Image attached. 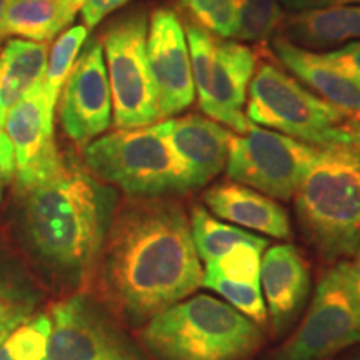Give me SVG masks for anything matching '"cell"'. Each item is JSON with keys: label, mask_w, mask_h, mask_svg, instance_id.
<instances>
[{"label": "cell", "mask_w": 360, "mask_h": 360, "mask_svg": "<svg viewBox=\"0 0 360 360\" xmlns=\"http://www.w3.org/2000/svg\"><path fill=\"white\" fill-rule=\"evenodd\" d=\"M207 290L217 292L227 304H231L233 309L244 314L247 319H250L254 323H265L267 322V307L260 283H240L232 282L227 278L220 277L219 274L212 270L204 269L202 274V283Z\"/></svg>", "instance_id": "cell-27"}, {"label": "cell", "mask_w": 360, "mask_h": 360, "mask_svg": "<svg viewBox=\"0 0 360 360\" xmlns=\"http://www.w3.org/2000/svg\"><path fill=\"white\" fill-rule=\"evenodd\" d=\"M204 204L215 217L236 227L282 240L292 233L289 214L277 200L231 179L207 188Z\"/></svg>", "instance_id": "cell-17"}, {"label": "cell", "mask_w": 360, "mask_h": 360, "mask_svg": "<svg viewBox=\"0 0 360 360\" xmlns=\"http://www.w3.org/2000/svg\"><path fill=\"white\" fill-rule=\"evenodd\" d=\"M47 58V42L15 39L0 51V124H6L12 107L42 82Z\"/></svg>", "instance_id": "cell-20"}, {"label": "cell", "mask_w": 360, "mask_h": 360, "mask_svg": "<svg viewBox=\"0 0 360 360\" xmlns=\"http://www.w3.org/2000/svg\"><path fill=\"white\" fill-rule=\"evenodd\" d=\"M87 40V29L85 25H75L67 29L53 42L49 51L47 70L42 80V94L45 103L52 112L56 110L58 96H60L64 84L69 79L72 67L77 60L80 49Z\"/></svg>", "instance_id": "cell-24"}, {"label": "cell", "mask_w": 360, "mask_h": 360, "mask_svg": "<svg viewBox=\"0 0 360 360\" xmlns=\"http://www.w3.org/2000/svg\"><path fill=\"white\" fill-rule=\"evenodd\" d=\"M360 344V304L350 278V260L323 274L305 319L274 360H328Z\"/></svg>", "instance_id": "cell-9"}, {"label": "cell", "mask_w": 360, "mask_h": 360, "mask_svg": "<svg viewBox=\"0 0 360 360\" xmlns=\"http://www.w3.org/2000/svg\"><path fill=\"white\" fill-rule=\"evenodd\" d=\"M184 30L200 109L215 122L245 134L254 125L244 114L249 84L257 64L254 51L233 40L215 37L195 22H187Z\"/></svg>", "instance_id": "cell-7"}, {"label": "cell", "mask_w": 360, "mask_h": 360, "mask_svg": "<svg viewBox=\"0 0 360 360\" xmlns=\"http://www.w3.org/2000/svg\"><path fill=\"white\" fill-rule=\"evenodd\" d=\"M15 179V159H13V147L8 141L7 134H0V204L6 195L7 187Z\"/></svg>", "instance_id": "cell-31"}, {"label": "cell", "mask_w": 360, "mask_h": 360, "mask_svg": "<svg viewBox=\"0 0 360 360\" xmlns=\"http://www.w3.org/2000/svg\"><path fill=\"white\" fill-rule=\"evenodd\" d=\"M84 164L97 180L127 195L170 197L188 192L184 170L159 122L102 135L84 147Z\"/></svg>", "instance_id": "cell-5"}, {"label": "cell", "mask_w": 360, "mask_h": 360, "mask_svg": "<svg viewBox=\"0 0 360 360\" xmlns=\"http://www.w3.org/2000/svg\"><path fill=\"white\" fill-rule=\"evenodd\" d=\"M45 360H146L120 323L89 292L65 297L51 309Z\"/></svg>", "instance_id": "cell-11"}, {"label": "cell", "mask_w": 360, "mask_h": 360, "mask_svg": "<svg viewBox=\"0 0 360 360\" xmlns=\"http://www.w3.org/2000/svg\"><path fill=\"white\" fill-rule=\"evenodd\" d=\"M85 2H87V0H60V6L64 8V13L67 20H69V24H72V20L75 19L77 12L82 11Z\"/></svg>", "instance_id": "cell-36"}, {"label": "cell", "mask_w": 360, "mask_h": 360, "mask_svg": "<svg viewBox=\"0 0 360 360\" xmlns=\"http://www.w3.org/2000/svg\"><path fill=\"white\" fill-rule=\"evenodd\" d=\"M69 24L60 0H11L6 34L32 42H49Z\"/></svg>", "instance_id": "cell-23"}, {"label": "cell", "mask_w": 360, "mask_h": 360, "mask_svg": "<svg viewBox=\"0 0 360 360\" xmlns=\"http://www.w3.org/2000/svg\"><path fill=\"white\" fill-rule=\"evenodd\" d=\"M237 30L233 39L264 42L281 27V0H236Z\"/></svg>", "instance_id": "cell-26"}, {"label": "cell", "mask_w": 360, "mask_h": 360, "mask_svg": "<svg viewBox=\"0 0 360 360\" xmlns=\"http://www.w3.org/2000/svg\"><path fill=\"white\" fill-rule=\"evenodd\" d=\"M349 110L339 109L304 87L272 62L252 75L247 119L314 147L355 141L342 127Z\"/></svg>", "instance_id": "cell-6"}, {"label": "cell", "mask_w": 360, "mask_h": 360, "mask_svg": "<svg viewBox=\"0 0 360 360\" xmlns=\"http://www.w3.org/2000/svg\"><path fill=\"white\" fill-rule=\"evenodd\" d=\"M42 300L37 278L0 240V334L8 335L35 314Z\"/></svg>", "instance_id": "cell-21"}, {"label": "cell", "mask_w": 360, "mask_h": 360, "mask_svg": "<svg viewBox=\"0 0 360 360\" xmlns=\"http://www.w3.org/2000/svg\"><path fill=\"white\" fill-rule=\"evenodd\" d=\"M192 22L220 39H233L237 30L236 0H180Z\"/></svg>", "instance_id": "cell-28"}, {"label": "cell", "mask_w": 360, "mask_h": 360, "mask_svg": "<svg viewBox=\"0 0 360 360\" xmlns=\"http://www.w3.org/2000/svg\"><path fill=\"white\" fill-rule=\"evenodd\" d=\"M147 56L157 90L160 120L170 119L192 105L195 98L186 30L172 8L162 7L152 13Z\"/></svg>", "instance_id": "cell-14"}, {"label": "cell", "mask_w": 360, "mask_h": 360, "mask_svg": "<svg viewBox=\"0 0 360 360\" xmlns=\"http://www.w3.org/2000/svg\"><path fill=\"white\" fill-rule=\"evenodd\" d=\"M11 0H0V45H2L4 39L7 37L6 34V13H7V7Z\"/></svg>", "instance_id": "cell-37"}, {"label": "cell", "mask_w": 360, "mask_h": 360, "mask_svg": "<svg viewBox=\"0 0 360 360\" xmlns=\"http://www.w3.org/2000/svg\"><path fill=\"white\" fill-rule=\"evenodd\" d=\"M20 195L27 260L51 289L87 292L119 202L114 188L64 160L56 175Z\"/></svg>", "instance_id": "cell-2"}, {"label": "cell", "mask_w": 360, "mask_h": 360, "mask_svg": "<svg viewBox=\"0 0 360 360\" xmlns=\"http://www.w3.org/2000/svg\"><path fill=\"white\" fill-rule=\"evenodd\" d=\"M191 232L193 247L200 262H210L222 257L237 245H254L265 250L269 240L257 233L247 232L244 229L224 222L204 209L202 205H193L191 212Z\"/></svg>", "instance_id": "cell-22"}, {"label": "cell", "mask_w": 360, "mask_h": 360, "mask_svg": "<svg viewBox=\"0 0 360 360\" xmlns=\"http://www.w3.org/2000/svg\"><path fill=\"white\" fill-rule=\"evenodd\" d=\"M139 340L157 360H249L264 337L231 304L199 294L152 317L139 328Z\"/></svg>", "instance_id": "cell-4"}, {"label": "cell", "mask_w": 360, "mask_h": 360, "mask_svg": "<svg viewBox=\"0 0 360 360\" xmlns=\"http://www.w3.org/2000/svg\"><path fill=\"white\" fill-rule=\"evenodd\" d=\"M184 170L187 191L207 186L227 164L233 134L197 114L159 122Z\"/></svg>", "instance_id": "cell-15"}, {"label": "cell", "mask_w": 360, "mask_h": 360, "mask_svg": "<svg viewBox=\"0 0 360 360\" xmlns=\"http://www.w3.org/2000/svg\"><path fill=\"white\" fill-rule=\"evenodd\" d=\"M321 147L289 135L252 125L233 135L229 148L227 177L278 200H290L312 167Z\"/></svg>", "instance_id": "cell-10"}, {"label": "cell", "mask_w": 360, "mask_h": 360, "mask_svg": "<svg viewBox=\"0 0 360 360\" xmlns=\"http://www.w3.org/2000/svg\"><path fill=\"white\" fill-rule=\"evenodd\" d=\"M278 37L302 49H332L360 40V4L302 11L283 17Z\"/></svg>", "instance_id": "cell-19"}, {"label": "cell", "mask_w": 360, "mask_h": 360, "mask_svg": "<svg viewBox=\"0 0 360 360\" xmlns=\"http://www.w3.org/2000/svg\"><path fill=\"white\" fill-rule=\"evenodd\" d=\"M60 94L58 117L72 142L87 147L110 127L112 94L101 40H89Z\"/></svg>", "instance_id": "cell-12"}, {"label": "cell", "mask_w": 360, "mask_h": 360, "mask_svg": "<svg viewBox=\"0 0 360 360\" xmlns=\"http://www.w3.org/2000/svg\"><path fill=\"white\" fill-rule=\"evenodd\" d=\"M345 360H360V350H359V352L352 354L349 359H345Z\"/></svg>", "instance_id": "cell-38"}, {"label": "cell", "mask_w": 360, "mask_h": 360, "mask_svg": "<svg viewBox=\"0 0 360 360\" xmlns=\"http://www.w3.org/2000/svg\"><path fill=\"white\" fill-rule=\"evenodd\" d=\"M290 11H314V8H328L340 6H352L360 4V0H281Z\"/></svg>", "instance_id": "cell-33"}, {"label": "cell", "mask_w": 360, "mask_h": 360, "mask_svg": "<svg viewBox=\"0 0 360 360\" xmlns=\"http://www.w3.org/2000/svg\"><path fill=\"white\" fill-rule=\"evenodd\" d=\"M4 132H6V130H4V125L0 124V134H4Z\"/></svg>", "instance_id": "cell-40"}, {"label": "cell", "mask_w": 360, "mask_h": 360, "mask_svg": "<svg viewBox=\"0 0 360 360\" xmlns=\"http://www.w3.org/2000/svg\"><path fill=\"white\" fill-rule=\"evenodd\" d=\"M15 159V188L27 192L56 175L64 165L53 139V112L45 103L42 82L12 107L4 124Z\"/></svg>", "instance_id": "cell-13"}, {"label": "cell", "mask_w": 360, "mask_h": 360, "mask_svg": "<svg viewBox=\"0 0 360 360\" xmlns=\"http://www.w3.org/2000/svg\"><path fill=\"white\" fill-rule=\"evenodd\" d=\"M51 330V317L34 314L0 344V360H45Z\"/></svg>", "instance_id": "cell-25"}, {"label": "cell", "mask_w": 360, "mask_h": 360, "mask_svg": "<svg viewBox=\"0 0 360 360\" xmlns=\"http://www.w3.org/2000/svg\"><path fill=\"white\" fill-rule=\"evenodd\" d=\"M342 127L345 129V132L352 135L355 141L360 142V110L349 112V115L345 117Z\"/></svg>", "instance_id": "cell-34"}, {"label": "cell", "mask_w": 360, "mask_h": 360, "mask_svg": "<svg viewBox=\"0 0 360 360\" xmlns=\"http://www.w3.org/2000/svg\"><path fill=\"white\" fill-rule=\"evenodd\" d=\"M304 236L327 262L354 257L360 244V142L321 147L295 192Z\"/></svg>", "instance_id": "cell-3"}, {"label": "cell", "mask_w": 360, "mask_h": 360, "mask_svg": "<svg viewBox=\"0 0 360 360\" xmlns=\"http://www.w3.org/2000/svg\"><path fill=\"white\" fill-rule=\"evenodd\" d=\"M272 47L285 69L315 90L323 101L349 112L360 110V79L339 69L323 53L310 52L278 35L274 39Z\"/></svg>", "instance_id": "cell-18"}, {"label": "cell", "mask_w": 360, "mask_h": 360, "mask_svg": "<svg viewBox=\"0 0 360 360\" xmlns=\"http://www.w3.org/2000/svg\"><path fill=\"white\" fill-rule=\"evenodd\" d=\"M260 289L274 332L281 335L294 323L310 292L307 260L295 245L281 244L265 250L260 262Z\"/></svg>", "instance_id": "cell-16"}, {"label": "cell", "mask_w": 360, "mask_h": 360, "mask_svg": "<svg viewBox=\"0 0 360 360\" xmlns=\"http://www.w3.org/2000/svg\"><path fill=\"white\" fill-rule=\"evenodd\" d=\"M6 337H7V335H2V334H0V344H2V342L6 340Z\"/></svg>", "instance_id": "cell-39"}, {"label": "cell", "mask_w": 360, "mask_h": 360, "mask_svg": "<svg viewBox=\"0 0 360 360\" xmlns=\"http://www.w3.org/2000/svg\"><path fill=\"white\" fill-rule=\"evenodd\" d=\"M129 0H87L82 7V19L85 29H94L103 17L109 15L115 8L122 7Z\"/></svg>", "instance_id": "cell-32"}, {"label": "cell", "mask_w": 360, "mask_h": 360, "mask_svg": "<svg viewBox=\"0 0 360 360\" xmlns=\"http://www.w3.org/2000/svg\"><path fill=\"white\" fill-rule=\"evenodd\" d=\"M323 57L339 69L360 79V40L345 44L344 47L334 49V51L323 53Z\"/></svg>", "instance_id": "cell-30"}, {"label": "cell", "mask_w": 360, "mask_h": 360, "mask_svg": "<svg viewBox=\"0 0 360 360\" xmlns=\"http://www.w3.org/2000/svg\"><path fill=\"white\" fill-rule=\"evenodd\" d=\"M350 278H352L355 295H357L359 304H360V244H359L357 252H355L354 255V260L350 262Z\"/></svg>", "instance_id": "cell-35"}, {"label": "cell", "mask_w": 360, "mask_h": 360, "mask_svg": "<svg viewBox=\"0 0 360 360\" xmlns=\"http://www.w3.org/2000/svg\"><path fill=\"white\" fill-rule=\"evenodd\" d=\"M262 249L254 245H237L222 257L205 264L207 270L219 274L220 277L240 283H260V262Z\"/></svg>", "instance_id": "cell-29"}, {"label": "cell", "mask_w": 360, "mask_h": 360, "mask_svg": "<svg viewBox=\"0 0 360 360\" xmlns=\"http://www.w3.org/2000/svg\"><path fill=\"white\" fill-rule=\"evenodd\" d=\"M191 219L172 197L119 200L92 277L94 297L120 326H142L202 283Z\"/></svg>", "instance_id": "cell-1"}, {"label": "cell", "mask_w": 360, "mask_h": 360, "mask_svg": "<svg viewBox=\"0 0 360 360\" xmlns=\"http://www.w3.org/2000/svg\"><path fill=\"white\" fill-rule=\"evenodd\" d=\"M148 19L142 8L115 19L102 32L117 129H141L160 120L159 101L147 56Z\"/></svg>", "instance_id": "cell-8"}]
</instances>
